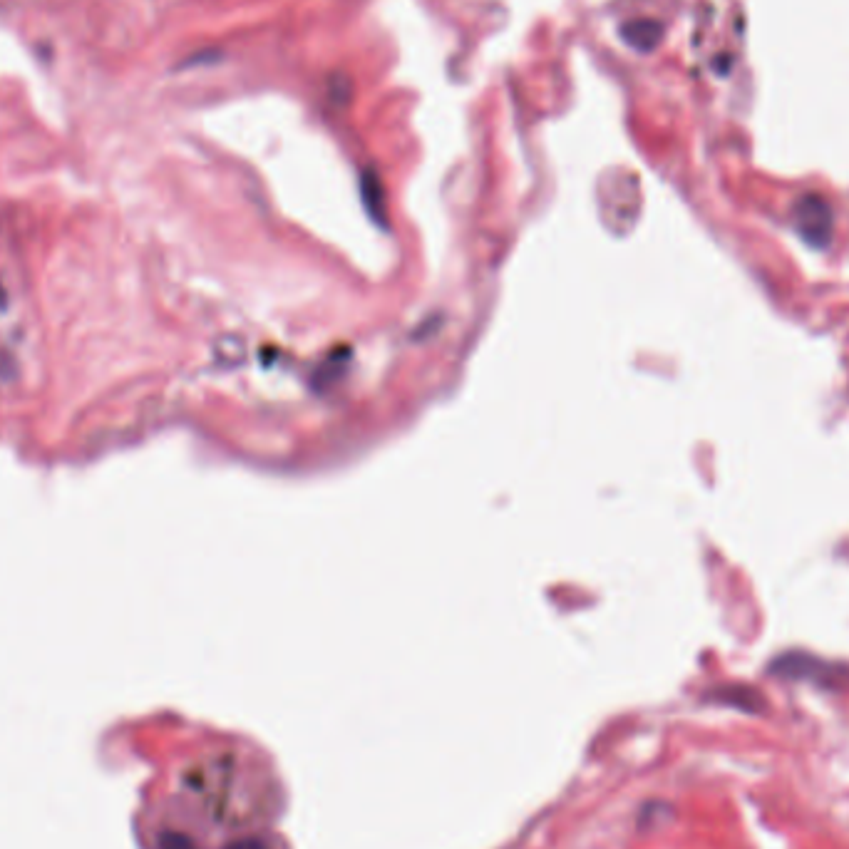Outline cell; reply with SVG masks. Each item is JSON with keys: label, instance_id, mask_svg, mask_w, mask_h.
Wrapping results in <instances>:
<instances>
[{"label": "cell", "instance_id": "6da1fadb", "mask_svg": "<svg viewBox=\"0 0 849 849\" xmlns=\"http://www.w3.org/2000/svg\"><path fill=\"white\" fill-rule=\"evenodd\" d=\"M770 673L780 678H790V681H812L825 688H835L847 676L845 668L832 666V663L822 661V658L807 656V653L800 651L775 658Z\"/></svg>", "mask_w": 849, "mask_h": 849}, {"label": "cell", "instance_id": "7a4b0ae2", "mask_svg": "<svg viewBox=\"0 0 849 849\" xmlns=\"http://www.w3.org/2000/svg\"><path fill=\"white\" fill-rule=\"evenodd\" d=\"M792 219H795V229L807 244L822 246L830 244L832 239V209L820 194H805L792 207Z\"/></svg>", "mask_w": 849, "mask_h": 849}, {"label": "cell", "instance_id": "3957f363", "mask_svg": "<svg viewBox=\"0 0 849 849\" xmlns=\"http://www.w3.org/2000/svg\"><path fill=\"white\" fill-rule=\"evenodd\" d=\"M713 701L723 703V706L743 710V713H763L768 708L765 698L760 696V691L750 686H725L713 691Z\"/></svg>", "mask_w": 849, "mask_h": 849}, {"label": "cell", "instance_id": "277c9868", "mask_svg": "<svg viewBox=\"0 0 849 849\" xmlns=\"http://www.w3.org/2000/svg\"><path fill=\"white\" fill-rule=\"evenodd\" d=\"M661 35L663 25L656 23V20H634V23H626L624 28H621L624 43H629L638 53H648V50L656 48Z\"/></svg>", "mask_w": 849, "mask_h": 849}, {"label": "cell", "instance_id": "5b68a950", "mask_svg": "<svg viewBox=\"0 0 849 849\" xmlns=\"http://www.w3.org/2000/svg\"><path fill=\"white\" fill-rule=\"evenodd\" d=\"M224 849H279V847H276L274 842L269 840V837L244 835V837H236V840L226 842Z\"/></svg>", "mask_w": 849, "mask_h": 849}, {"label": "cell", "instance_id": "8992f818", "mask_svg": "<svg viewBox=\"0 0 849 849\" xmlns=\"http://www.w3.org/2000/svg\"><path fill=\"white\" fill-rule=\"evenodd\" d=\"M15 375V360L8 351H0V378H13Z\"/></svg>", "mask_w": 849, "mask_h": 849}]
</instances>
